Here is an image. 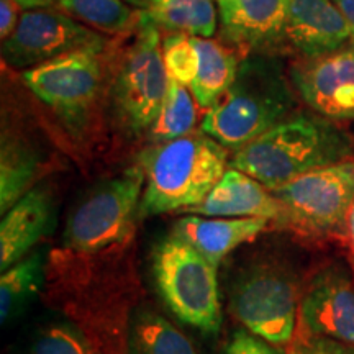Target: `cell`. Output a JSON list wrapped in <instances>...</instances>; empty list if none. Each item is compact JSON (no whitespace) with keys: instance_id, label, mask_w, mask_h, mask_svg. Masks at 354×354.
I'll return each instance as SVG.
<instances>
[{"instance_id":"f1b7e54d","label":"cell","mask_w":354,"mask_h":354,"mask_svg":"<svg viewBox=\"0 0 354 354\" xmlns=\"http://www.w3.org/2000/svg\"><path fill=\"white\" fill-rule=\"evenodd\" d=\"M25 8L15 0H0V38L8 39L20 24Z\"/></svg>"},{"instance_id":"9c48e42d","label":"cell","mask_w":354,"mask_h":354,"mask_svg":"<svg viewBox=\"0 0 354 354\" xmlns=\"http://www.w3.org/2000/svg\"><path fill=\"white\" fill-rule=\"evenodd\" d=\"M230 307L250 333L272 346H282L294 338L297 287L282 269L268 264L248 269L234 282Z\"/></svg>"},{"instance_id":"d6a6232c","label":"cell","mask_w":354,"mask_h":354,"mask_svg":"<svg viewBox=\"0 0 354 354\" xmlns=\"http://www.w3.org/2000/svg\"><path fill=\"white\" fill-rule=\"evenodd\" d=\"M130 6L140 8V10H146V0H125Z\"/></svg>"},{"instance_id":"ba28073f","label":"cell","mask_w":354,"mask_h":354,"mask_svg":"<svg viewBox=\"0 0 354 354\" xmlns=\"http://www.w3.org/2000/svg\"><path fill=\"white\" fill-rule=\"evenodd\" d=\"M272 194L282 207L281 223L313 236L338 233L354 203V161L310 171Z\"/></svg>"},{"instance_id":"277c9868","label":"cell","mask_w":354,"mask_h":354,"mask_svg":"<svg viewBox=\"0 0 354 354\" xmlns=\"http://www.w3.org/2000/svg\"><path fill=\"white\" fill-rule=\"evenodd\" d=\"M167 86L161 28L146 13L138 32L115 38L109 61L107 118L127 136L145 140Z\"/></svg>"},{"instance_id":"5bb4252c","label":"cell","mask_w":354,"mask_h":354,"mask_svg":"<svg viewBox=\"0 0 354 354\" xmlns=\"http://www.w3.org/2000/svg\"><path fill=\"white\" fill-rule=\"evenodd\" d=\"M216 3L221 41L243 57L277 51L290 0H216Z\"/></svg>"},{"instance_id":"cb8c5ba5","label":"cell","mask_w":354,"mask_h":354,"mask_svg":"<svg viewBox=\"0 0 354 354\" xmlns=\"http://www.w3.org/2000/svg\"><path fill=\"white\" fill-rule=\"evenodd\" d=\"M43 277V254H26L12 264L0 277V322L7 325L37 294Z\"/></svg>"},{"instance_id":"5b68a950","label":"cell","mask_w":354,"mask_h":354,"mask_svg":"<svg viewBox=\"0 0 354 354\" xmlns=\"http://www.w3.org/2000/svg\"><path fill=\"white\" fill-rule=\"evenodd\" d=\"M112 46L71 53L21 73L30 91L55 113L57 122L76 141L91 138L107 117Z\"/></svg>"},{"instance_id":"7402d4cb","label":"cell","mask_w":354,"mask_h":354,"mask_svg":"<svg viewBox=\"0 0 354 354\" xmlns=\"http://www.w3.org/2000/svg\"><path fill=\"white\" fill-rule=\"evenodd\" d=\"M128 348L130 354H197L183 331L149 308L131 317Z\"/></svg>"},{"instance_id":"2e32d148","label":"cell","mask_w":354,"mask_h":354,"mask_svg":"<svg viewBox=\"0 0 354 354\" xmlns=\"http://www.w3.org/2000/svg\"><path fill=\"white\" fill-rule=\"evenodd\" d=\"M55 214V198L51 189L37 185L30 189L0 223V269L6 271L12 264L24 259L30 250L41 240L51 225Z\"/></svg>"},{"instance_id":"3957f363","label":"cell","mask_w":354,"mask_h":354,"mask_svg":"<svg viewBox=\"0 0 354 354\" xmlns=\"http://www.w3.org/2000/svg\"><path fill=\"white\" fill-rule=\"evenodd\" d=\"M136 165L145 172L140 215L187 212L210 194L230 166V151L196 130L141 149Z\"/></svg>"},{"instance_id":"4dcf8cb0","label":"cell","mask_w":354,"mask_h":354,"mask_svg":"<svg viewBox=\"0 0 354 354\" xmlns=\"http://www.w3.org/2000/svg\"><path fill=\"white\" fill-rule=\"evenodd\" d=\"M344 232H346L349 250H351V254L354 256V203L346 215V221H344Z\"/></svg>"},{"instance_id":"ac0fdd59","label":"cell","mask_w":354,"mask_h":354,"mask_svg":"<svg viewBox=\"0 0 354 354\" xmlns=\"http://www.w3.org/2000/svg\"><path fill=\"white\" fill-rule=\"evenodd\" d=\"M198 53V73L190 91L201 109H207L218 102L225 92L232 87L240 69V51L221 39L194 37Z\"/></svg>"},{"instance_id":"ffe728a7","label":"cell","mask_w":354,"mask_h":354,"mask_svg":"<svg viewBox=\"0 0 354 354\" xmlns=\"http://www.w3.org/2000/svg\"><path fill=\"white\" fill-rule=\"evenodd\" d=\"M41 169L38 153L20 135L2 133L0 146V212L8 210L33 189Z\"/></svg>"},{"instance_id":"7c38bea8","label":"cell","mask_w":354,"mask_h":354,"mask_svg":"<svg viewBox=\"0 0 354 354\" xmlns=\"http://www.w3.org/2000/svg\"><path fill=\"white\" fill-rule=\"evenodd\" d=\"M304 335L325 336L354 348V282L342 268H328L310 282L299 307Z\"/></svg>"},{"instance_id":"4fadbf2b","label":"cell","mask_w":354,"mask_h":354,"mask_svg":"<svg viewBox=\"0 0 354 354\" xmlns=\"http://www.w3.org/2000/svg\"><path fill=\"white\" fill-rule=\"evenodd\" d=\"M351 44V30L333 0H290L277 50L313 59Z\"/></svg>"},{"instance_id":"4316f807","label":"cell","mask_w":354,"mask_h":354,"mask_svg":"<svg viewBox=\"0 0 354 354\" xmlns=\"http://www.w3.org/2000/svg\"><path fill=\"white\" fill-rule=\"evenodd\" d=\"M287 354H354V348L325 336L302 333L297 342L290 344Z\"/></svg>"},{"instance_id":"e0dca14e","label":"cell","mask_w":354,"mask_h":354,"mask_svg":"<svg viewBox=\"0 0 354 354\" xmlns=\"http://www.w3.org/2000/svg\"><path fill=\"white\" fill-rule=\"evenodd\" d=\"M268 223L269 220L266 218H223L190 214L177 220L171 233L218 268L236 248L256 240L266 232Z\"/></svg>"},{"instance_id":"30bf717a","label":"cell","mask_w":354,"mask_h":354,"mask_svg":"<svg viewBox=\"0 0 354 354\" xmlns=\"http://www.w3.org/2000/svg\"><path fill=\"white\" fill-rule=\"evenodd\" d=\"M113 39L56 7L30 8L12 37L2 43V57L12 68L26 71L71 53L107 50Z\"/></svg>"},{"instance_id":"f546056e","label":"cell","mask_w":354,"mask_h":354,"mask_svg":"<svg viewBox=\"0 0 354 354\" xmlns=\"http://www.w3.org/2000/svg\"><path fill=\"white\" fill-rule=\"evenodd\" d=\"M333 2L339 7L348 21L349 30H351V44H354V0H333Z\"/></svg>"},{"instance_id":"8992f818","label":"cell","mask_w":354,"mask_h":354,"mask_svg":"<svg viewBox=\"0 0 354 354\" xmlns=\"http://www.w3.org/2000/svg\"><path fill=\"white\" fill-rule=\"evenodd\" d=\"M153 279L174 315L202 333H218L221 302L216 266L169 233L153 250Z\"/></svg>"},{"instance_id":"6da1fadb","label":"cell","mask_w":354,"mask_h":354,"mask_svg":"<svg viewBox=\"0 0 354 354\" xmlns=\"http://www.w3.org/2000/svg\"><path fill=\"white\" fill-rule=\"evenodd\" d=\"M295 94L276 55H248L232 87L207 110L201 130L234 153L290 117L297 105Z\"/></svg>"},{"instance_id":"44dd1931","label":"cell","mask_w":354,"mask_h":354,"mask_svg":"<svg viewBox=\"0 0 354 354\" xmlns=\"http://www.w3.org/2000/svg\"><path fill=\"white\" fill-rule=\"evenodd\" d=\"M145 12L166 33L212 38L220 28L216 0H146Z\"/></svg>"},{"instance_id":"d6986e66","label":"cell","mask_w":354,"mask_h":354,"mask_svg":"<svg viewBox=\"0 0 354 354\" xmlns=\"http://www.w3.org/2000/svg\"><path fill=\"white\" fill-rule=\"evenodd\" d=\"M55 7L110 38H128L140 30L146 12L125 0H53Z\"/></svg>"},{"instance_id":"52a82bcc","label":"cell","mask_w":354,"mask_h":354,"mask_svg":"<svg viewBox=\"0 0 354 354\" xmlns=\"http://www.w3.org/2000/svg\"><path fill=\"white\" fill-rule=\"evenodd\" d=\"M143 190L145 172L138 165L104 180L71 212L63 245L79 253H97L120 245L135 227Z\"/></svg>"},{"instance_id":"d4e9b609","label":"cell","mask_w":354,"mask_h":354,"mask_svg":"<svg viewBox=\"0 0 354 354\" xmlns=\"http://www.w3.org/2000/svg\"><path fill=\"white\" fill-rule=\"evenodd\" d=\"M162 59L169 79L190 87L198 73V53L187 33L162 35Z\"/></svg>"},{"instance_id":"9a60e30c","label":"cell","mask_w":354,"mask_h":354,"mask_svg":"<svg viewBox=\"0 0 354 354\" xmlns=\"http://www.w3.org/2000/svg\"><path fill=\"white\" fill-rule=\"evenodd\" d=\"M202 216L223 218H266L279 221L282 215L281 202L254 177L228 167L218 184L201 203L187 210Z\"/></svg>"},{"instance_id":"83f0119b","label":"cell","mask_w":354,"mask_h":354,"mask_svg":"<svg viewBox=\"0 0 354 354\" xmlns=\"http://www.w3.org/2000/svg\"><path fill=\"white\" fill-rule=\"evenodd\" d=\"M223 354H279L272 344L258 338L248 330L234 331Z\"/></svg>"},{"instance_id":"1f68e13d","label":"cell","mask_w":354,"mask_h":354,"mask_svg":"<svg viewBox=\"0 0 354 354\" xmlns=\"http://www.w3.org/2000/svg\"><path fill=\"white\" fill-rule=\"evenodd\" d=\"M15 2H19L25 10H30V8L55 7V2H53V0H15Z\"/></svg>"},{"instance_id":"8fae6325","label":"cell","mask_w":354,"mask_h":354,"mask_svg":"<svg viewBox=\"0 0 354 354\" xmlns=\"http://www.w3.org/2000/svg\"><path fill=\"white\" fill-rule=\"evenodd\" d=\"M297 95L330 120L354 118V44L331 55L300 59L290 68Z\"/></svg>"},{"instance_id":"7a4b0ae2","label":"cell","mask_w":354,"mask_h":354,"mask_svg":"<svg viewBox=\"0 0 354 354\" xmlns=\"http://www.w3.org/2000/svg\"><path fill=\"white\" fill-rule=\"evenodd\" d=\"M351 154V138L333 120L299 112L234 151L230 167L274 190L310 171L348 161Z\"/></svg>"},{"instance_id":"484cf974","label":"cell","mask_w":354,"mask_h":354,"mask_svg":"<svg viewBox=\"0 0 354 354\" xmlns=\"http://www.w3.org/2000/svg\"><path fill=\"white\" fill-rule=\"evenodd\" d=\"M32 354H97V351L76 326L56 323L37 336Z\"/></svg>"},{"instance_id":"603a6c76","label":"cell","mask_w":354,"mask_h":354,"mask_svg":"<svg viewBox=\"0 0 354 354\" xmlns=\"http://www.w3.org/2000/svg\"><path fill=\"white\" fill-rule=\"evenodd\" d=\"M198 109L201 105L197 104L192 91L184 84L169 79L165 102L145 141L149 145L166 143L196 131Z\"/></svg>"}]
</instances>
